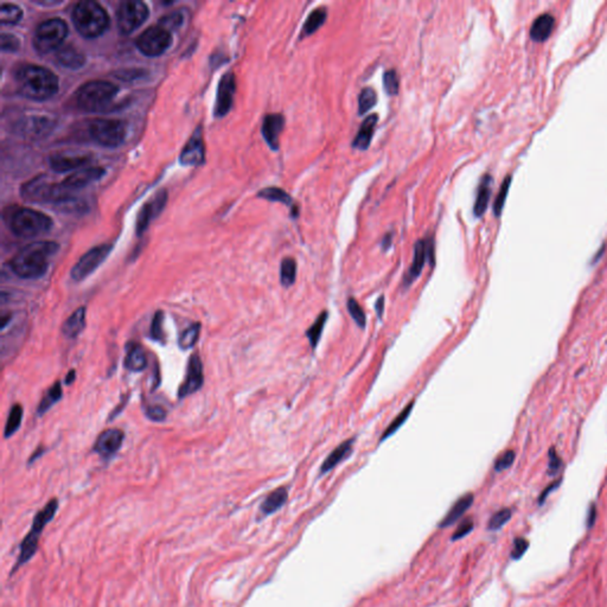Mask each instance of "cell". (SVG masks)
I'll use <instances>...</instances> for the list:
<instances>
[{
	"label": "cell",
	"instance_id": "56",
	"mask_svg": "<svg viewBox=\"0 0 607 607\" xmlns=\"http://www.w3.org/2000/svg\"><path fill=\"white\" fill-rule=\"evenodd\" d=\"M595 518H597V509H595V505L594 504H592L591 508H590V512H588V517H587V525L588 527H592L594 524V521Z\"/></svg>",
	"mask_w": 607,
	"mask_h": 607
},
{
	"label": "cell",
	"instance_id": "4",
	"mask_svg": "<svg viewBox=\"0 0 607 607\" xmlns=\"http://www.w3.org/2000/svg\"><path fill=\"white\" fill-rule=\"evenodd\" d=\"M57 510H58V499L52 498L45 504L43 509L37 511L35 517H33L30 531L23 538L22 543L19 545V554L16 563H14L12 568V572H11V575H13L19 568L24 566L25 563H28L35 556L38 550L41 535L43 533L45 527L48 525V523L55 517Z\"/></svg>",
	"mask_w": 607,
	"mask_h": 607
},
{
	"label": "cell",
	"instance_id": "17",
	"mask_svg": "<svg viewBox=\"0 0 607 607\" xmlns=\"http://www.w3.org/2000/svg\"><path fill=\"white\" fill-rule=\"evenodd\" d=\"M204 382V374H203V364L198 355H192V357L189 360L187 377H185L183 385L179 388L178 395L180 398H184L191 394L196 393L197 390L202 388Z\"/></svg>",
	"mask_w": 607,
	"mask_h": 607
},
{
	"label": "cell",
	"instance_id": "47",
	"mask_svg": "<svg viewBox=\"0 0 607 607\" xmlns=\"http://www.w3.org/2000/svg\"><path fill=\"white\" fill-rule=\"evenodd\" d=\"M515 458H516L515 451H512V450L505 451V452H504L502 455H499V457L497 458V460L495 462V470L497 472H500V471H504V470L509 469L510 466L514 464Z\"/></svg>",
	"mask_w": 607,
	"mask_h": 607
},
{
	"label": "cell",
	"instance_id": "27",
	"mask_svg": "<svg viewBox=\"0 0 607 607\" xmlns=\"http://www.w3.org/2000/svg\"><path fill=\"white\" fill-rule=\"evenodd\" d=\"M473 499L474 497L472 493H466L462 497H460L457 502L453 504V507L451 508L447 512L445 517L441 519V522L439 523V527H441V528H446V527H449L451 524H453L458 521L459 518L461 517L462 515L465 514L466 511L470 509V507L472 505L473 503Z\"/></svg>",
	"mask_w": 607,
	"mask_h": 607
},
{
	"label": "cell",
	"instance_id": "9",
	"mask_svg": "<svg viewBox=\"0 0 607 607\" xmlns=\"http://www.w3.org/2000/svg\"><path fill=\"white\" fill-rule=\"evenodd\" d=\"M23 197L33 203H67L71 200V192L62 183H49L41 179L32 180L23 189Z\"/></svg>",
	"mask_w": 607,
	"mask_h": 607
},
{
	"label": "cell",
	"instance_id": "24",
	"mask_svg": "<svg viewBox=\"0 0 607 607\" xmlns=\"http://www.w3.org/2000/svg\"><path fill=\"white\" fill-rule=\"evenodd\" d=\"M377 121H378L377 114H371V115H368L366 119L363 120V123H362V125H360V127L358 130L357 135L355 136L354 141H352V147H355V149L360 150V151H366L368 147H369L371 139H373V135H374L375 127H376V125H377Z\"/></svg>",
	"mask_w": 607,
	"mask_h": 607
},
{
	"label": "cell",
	"instance_id": "11",
	"mask_svg": "<svg viewBox=\"0 0 607 607\" xmlns=\"http://www.w3.org/2000/svg\"><path fill=\"white\" fill-rule=\"evenodd\" d=\"M149 13V7L143 2L128 0L121 3L116 12L117 29L124 35L132 33L145 23Z\"/></svg>",
	"mask_w": 607,
	"mask_h": 607
},
{
	"label": "cell",
	"instance_id": "25",
	"mask_svg": "<svg viewBox=\"0 0 607 607\" xmlns=\"http://www.w3.org/2000/svg\"><path fill=\"white\" fill-rule=\"evenodd\" d=\"M56 59L60 66L69 69H78L86 62V57L73 45H64L56 51Z\"/></svg>",
	"mask_w": 607,
	"mask_h": 607
},
{
	"label": "cell",
	"instance_id": "36",
	"mask_svg": "<svg viewBox=\"0 0 607 607\" xmlns=\"http://www.w3.org/2000/svg\"><path fill=\"white\" fill-rule=\"evenodd\" d=\"M328 317L329 313L326 312V311H322L319 316L317 317L316 321H314L313 324L311 325V328L306 331V337L307 339H309L312 349H316L318 343H319L322 330H324V326L326 324V321H328Z\"/></svg>",
	"mask_w": 607,
	"mask_h": 607
},
{
	"label": "cell",
	"instance_id": "34",
	"mask_svg": "<svg viewBox=\"0 0 607 607\" xmlns=\"http://www.w3.org/2000/svg\"><path fill=\"white\" fill-rule=\"evenodd\" d=\"M62 394H63L62 386H60V382L57 381L54 383V386H52L51 388L48 390V393L45 394V396L42 398L41 403L37 408V414L43 415L44 413L49 411V409H50L57 401L60 400Z\"/></svg>",
	"mask_w": 607,
	"mask_h": 607
},
{
	"label": "cell",
	"instance_id": "45",
	"mask_svg": "<svg viewBox=\"0 0 607 607\" xmlns=\"http://www.w3.org/2000/svg\"><path fill=\"white\" fill-rule=\"evenodd\" d=\"M383 85L388 95H396L398 93V76L395 69H389L383 74Z\"/></svg>",
	"mask_w": 607,
	"mask_h": 607
},
{
	"label": "cell",
	"instance_id": "12",
	"mask_svg": "<svg viewBox=\"0 0 607 607\" xmlns=\"http://www.w3.org/2000/svg\"><path fill=\"white\" fill-rule=\"evenodd\" d=\"M112 245H100L89 249L85 255L81 256V259L75 264L73 269H71V278L75 281H81V280L88 278L107 259L109 253L112 252Z\"/></svg>",
	"mask_w": 607,
	"mask_h": 607
},
{
	"label": "cell",
	"instance_id": "52",
	"mask_svg": "<svg viewBox=\"0 0 607 607\" xmlns=\"http://www.w3.org/2000/svg\"><path fill=\"white\" fill-rule=\"evenodd\" d=\"M145 414L152 421L161 422L166 419V411L160 406H150L145 409Z\"/></svg>",
	"mask_w": 607,
	"mask_h": 607
},
{
	"label": "cell",
	"instance_id": "10",
	"mask_svg": "<svg viewBox=\"0 0 607 607\" xmlns=\"http://www.w3.org/2000/svg\"><path fill=\"white\" fill-rule=\"evenodd\" d=\"M172 42L169 30L160 25H154L146 29L136 38L135 45L138 50L147 57H157L168 50Z\"/></svg>",
	"mask_w": 607,
	"mask_h": 607
},
{
	"label": "cell",
	"instance_id": "33",
	"mask_svg": "<svg viewBox=\"0 0 607 607\" xmlns=\"http://www.w3.org/2000/svg\"><path fill=\"white\" fill-rule=\"evenodd\" d=\"M326 17H328V11H326L325 7L314 9L312 12L309 14L305 24L302 26L301 38L305 36L313 35L317 30H319L320 26L326 22Z\"/></svg>",
	"mask_w": 607,
	"mask_h": 607
},
{
	"label": "cell",
	"instance_id": "16",
	"mask_svg": "<svg viewBox=\"0 0 607 607\" xmlns=\"http://www.w3.org/2000/svg\"><path fill=\"white\" fill-rule=\"evenodd\" d=\"M204 159H206V150H204L202 127L198 126L181 150L179 163L183 166H197L202 164Z\"/></svg>",
	"mask_w": 607,
	"mask_h": 607
},
{
	"label": "cell",
	"instance_id": "41",
	"mask_svg": "<svg viewBox=\"0 0 607 607\" xmlns=\"http://www.w3.org/2000/svg\"><path fill=\"white\" fill-rule=\"evenodd\" d=\"M376 102H377L376 92H375L373 88H370V87L364 88L362 92H360L359 96H358V114L359 115H364V114L369 112L370 109L373 108L375 105H376Z\"/></svg>",
	"mask_w": 607,
	"mask_h": 607
},
{
	"label": "cell",
	"instance_id": "57",
	"mask_svg": "<svg viewBox=\"0 0 607 607\" xmlns=\"http://www.w3.org/2000/svg\"><path fill=\"white\" fill-rule=\"evenodd\" d=\"M43 453H44V449H43V447H39V449H37L36 452H33V454L31 455V457H30L28 464H32V462L35 461V460H37V458H39L41 455L43 454Z\"/></svg>",
	"mask_w": 607,
	"mask_h": 607
},
{
	"label": "cell",
	"instance_id": "29",
	"mask_svg": "<svg viewBox=\"0 0 607 607\" xmlns=\"http://www.w3.org/2000/svg\"><path fill=\"white\" fill-rule=\"evenodd\" d=\"M86 313L87 310L85 306L79 307L73 312V314L64 321L62 326L63 335L68 338H75L81 333L86 328Z\"/></svg>",
	"mask_w": 607,
	"mask_h": 607
},
{
	"label": "cell",
	"instance_id": "46",
	"mask_svg": "<svg viewBox=\"0 0 607 607\" xmlns=\"http://www.w3.org/2000/svg\"><path fill=\"white\" fill-rule=\"evenodd\" d=\"M163 321H164V312H163V311H158V312H155L153 320H152L151 324V336L154 340H161L164 338Z\"/></svg>",
	"mask_w": 607,
	"mask_h": 607
},
{
	"label": "cell",
	"instance_id": "51",
	"mask_svg": "<svg viewBox=\"0 0 607 607\" xmlns=\"http://www.w3.org/2000/svg\"><path fill=\"white\" fill-rule=\"evenodd\" d=\"M473 527H474V524H473L472 519L471 518H466L465 521H462L460 523V525H459L458 528L455 529L454 534L452 535V541H457V540H459V538L465 537L466 535L471 533L472 529H473Z\"/></svg>",
	"mask_w": 607,
	"mask_h": 607
},
{
	"label": "cell",
	"instance_id": "58",
	"mask_svg": "<svg viewBox=\"0 0 607 607\" xmlns=\"http://www.w3.org/2000/svg\"><path fill=\"white\" fill-rule=\"evenodd\" d=\"M392 246V234H388L386 235L385 238H383L382 241V249L383 250H387L389 248V247Z\"/></svg>",
	"mask_w": 607,
	"mask_h": 607
},
{
	"label": "cell",
	"instance_id": "48",
	"mask_svg": "<svg viewBox=\"0 0 607 607\" xmlns=\"http://www.w3.org/2000/svg\"><path fill=\"white\" fill-rule=\"evenodd\" d=\"M181 23H183V16H181L180 12H172V13H169L168 16L160 18V22H159V25L163 26V28L166 29V30H174L177 29L178 26L181 25Z\"/></svg>",
	"mask_w": 607,
	"mask_h": 607
},
{
	"label": "cell",
	"instance_id": "1",
	"mask_svg": "<svg viewBox=\"0 0 607 607\" xmlns=\"http://www.w3.org/2000/svg\"><path fill=\"white\" fill-rule=\"evenodd\" d=\"M57 250L58 245L54 241L32 242L18 250L10 261V267L22 279H39L48 272L51 257Z\"/></svg>",
	"mask_w": 607,
	"mask_h": 607
},
{
	"label": "cell",
	"instance_id": "28",
	"mask_svg": "<svg viewBox=\"0 0 607 607\" xmlns=\"http://www.w3.org/2000/svg\"><path fill=\"white\" fill-rule=\"evenodd\" d=\"M491 184L492 177L489 173L484 174L479 183V187H478L476 202H474L473 207V212L477 217H481L487 211L491 196Z\"/></svg>",
	"mask_w": 607,
	"mask_h": 607
},
{
	"label": "cell",
	"instance_id": "21",
	"mask_svg": "<svg viewBox=\"0 0 607 607\" xmlns=\"http://www.w3.org/2000/svg\"><path fill=\"white\" fill-rule=\"evenodd\" d=\"M104 174L105 170L102 168H98V166L81 169L69 174V176L62 181V184L68 191L73 192L74 190H79L87 187V185H89L90 183H93V181L100 179Z\"/></svg>",
	"mask_w": 607,
	"mask_h": 607
},
{
	"label": "cell",
	"instance_id": "40",
	"mask_svg": "<svg viewBox=\"0 0 607 607\" xmlns=\"http://www.w3.org/2000/svg\"><path fill=\"white\" fill-rule=\"evenodd\" d=\"M23 420V407L21 404H14L11 408L9 417H7L6 426H5V438L13 435L17 430L21 427Z\"/></svg>",
	"mask_w": 607,
	"mask_h": 607
},
{
	"label": "cell",
	"instance_id": "43",
	"mask_svg": "<svg viewBox=\"0 0 607 607\" xmlns=\"http://www.w3.org/2000/svg\"><path fill=\"white\" fill-rule=\"evenodd\" d=\"M510 184H511V177L508 176L505 179L503 180V183L499 188V191H498V193H497L495 203H493V212H495V215L497 216V217H499L500 214H502L504 204H505L507 196H508V193H509Z\"/></svg>",
	"mask_w": 607,
	"mask_h": 607
},
{
	"label": "cell",
	"instance_id": "19",
	"mask_svg": "<svg viewBox=\"0 0 607 607\" xmlns=\"http://www.w3.org/2000/svg\"><path fill=\"white\" fill-rule=\"evenodd\" d=\"M124 432L117 430V428L106 430L98 435L96 441H95L94 451L101 458H111L121 449L124 443Z\"/></svg>",
	"mask_w": 607,
	"mask_h": 607
},
{
	"label": "cell",
	"instance_id": "53",
	"mask_svg": "<svg viewBox=\"0 0 607 607\" xmlns=\"http://www.w3.org/2000/svg\"><path fill=\"white\" fill-rule=\"evenodd\" d=\"M562 466V460L555 452V449L552 447L549 450V462H548V473L549 474H556Z\"/></svg>",
	"mask_w": 607,
	"mask_h": 607
},
{
	"label": "cell",
	"instance_id": "6",
	"mask_svg": "<svg viewBox=\"0 0 607 607\" xmlns=\"http://www.w3.org/2000/svg\"><path fill=\"white\" fill-rule=\"evenodd\" d=\"M51 218L43 212L29 208H18L11 211L9 216V228L21 238H32L41 236L50 231Z\"/></svg>",
	"mask_w": 607,
	"mask_h": 607
},
{
	"label": "cell",
	"instance_id": "35",
	"mask_svg": "<svg viewBox=\"0 0 607 607\" xmlns=\"http://www.w3.org/2000/svg\"><path fill=\"white\" fill-rule=\"evenodd\" d=\"M414 404H415L414 400H413V401L409 402L407 406H406L404 409H402V411L400 412V414H398L395 419L392 421V423H390L389 426L386 428L385 432H383L381 438H379V442H383L386 439H388L390 435H393L394 433H395L398 428H400L402 424L406 422V420H407L409 415H411L412 409L414 408Z\"/></svg>",
	"mask_w": 607,
	"mask_h": 607
},
{
	"label": "cell",
	"instance_id": "23",
	"mask_svg": "<svg viewBox=\"0 0 607 607\" xmlns=\"http://www.w3.org/2000/svg\"><path fill=\"white\" fill-rule=\"evenodd\" d=\"M554 26H555V18L553 14L548 12L542 13L536 17L530 28V38L534 42H544L552 35Z\"/></svg>",
	"mask_w": 607,
	"mask_h": 607
},
{
	"label": "cell",
	"instance_id": "49",
	"mask_svg": "<svg viewBox=\"0 0 607 607\" xmlns=\"http://www.w3.org/2000/svg\"><path fill=\"white\" fill-rule=\"evenodd\" d=\"M0 42H2L0 45H2L3 51H17L19 49V45H21L18 38L14 35H11V33H2Z\"/></svg>",
	"mask_w": 607,
	"mask_h": 607
},
{
	"label": "cell",
	"instance_id": "30",
	"mask_svg": "<svg viewBox=\"0 0 607 607\" xmlns=\"http://www.w3.org/2000/svg\"><path fill=\"white\" fill-rule=\"evenodd\" d=\"M147 366V357L145 351L140 344L133 343L127 349L126 357H125V367L130 371L139 373L143 371Z\"/></svg>",
	"mask_w": 607,
	"mask_h": 607
},
{
	"label": "cell",
	"instance_id": "13",
	"mask_svg": "<svg viewBox=\"0 0 607 607\" xmlns=\"http://www.w3.org/2000/svg\"><path fill=\"white\" fill-rule=\"evenodd\" d=\"M430 261L431 265H434V244L433 240H419L414 247V259L411 267L403 276V286L407 288L415 281L416 278L422 272V268L426 261Z\"/></svg>",
	"mask_w": 607,
	"mask_h": 607
},
{
	"label": "cell",
	"instance_id": "20",
	"mask_svg": "<svg viewBox=\"0 0 607 607\" xmlns=\"http://www.w3.org/2000/svg\"><path fill=\"white\" fill-rule=\"evenodd\" d=\"M284 126H285V117H284L282 114H280V113L267 114V115L264 117L261 133H262L266 143L268 144V146L271 147L273 151L279 150V147H280V140L279 139H280V134H281V132L284 130Z\"/></svg>",
	"mask_w": 607,
	"mask_h": 607
},
{
	"label": "cell",
	"instance_id": "38",
	"mask_svg": "<svg viewBox=\"0 0 607 607\" xmlns=\"http://www.w3.org/2000/svg\"><path fill=\"white\" fill-rule=\"evenodd\" d=\"M23 17L21 7L11 3H4L0 9V22L2 24H17Z\"/></svg>",
	"mask_w": 607,
	"mask_h": 607
},
{
	"label": "cell",
	"instance_id": "26",
	"mask_svg": "<svg viewBox=\"0 0 607 607\" xmlns=\"http://www.w3.org/2000/svg\"><path fill=\"white\" fill-rule=\"evenodd\" d=\"M354 442H355V439L351 438L349 440H345V441L341 442L339 446H337L336 449L333 450L332 452L328 455V457H326L324 462L321 464L320 473L325 474V473L330 472L333 468H336V466L338 465L339 462L343 460V459L347 458L348 455L351 453Z\"/></svg>",
	"mask_w": 607,
	"mask_h": 607
},
{
	"label": "cell",
	"instance_id": "39",
	"mask_svg": "<svg viewBox=\"0 0 607 607\" xmlns=\"http://www.w3.org/2000/svg\"><path fill=\"white\" fill-rule=\"evenodd\" d=\"M199 333H200L199 322H195V324L190 325L187 330H184L183 333H181L180 337H179V341H178L179 348L183 349V350H188V349L192 348L193 345L197 343V340H198Z\"/></svg>",
	"mask_w": 607,
	"mask_h": 607
},
{
	"label": "cell",
	"instance_id": "8",
	"mask_svg": "<svg viewBox=\"0 0 607 607\" xmlns=\"http://www.w3.org/2000/svg\"><path fill=\"white\" fill-rule=\"evenodd\" d=\"M88 132L97 145L114 149L125 141L127 128L124 121L117 119H105L98 117L90 121Z\"/></svg>",
	"mask_w": 607,
	"mask_h": 607
},
{
	"label": "cell",
	"instance_id": "42",
	"mask_svg": "<svg viewBox=\"0 0 607 607\" xmlns=\"http://www.w3.org/2000/svg\"><path fill=\"white\" fill-rule=\"evenodd\" d=\"M347 306H348L349 313H350L351 318L355 320L356 324H357L360 329L366 328L367 316H366V312H364L363 309H362V306H360L358 304V301L356 300L355 298L351 297V298L348 299Z\"/></svg>",
	"mask_w": 607,
	"mask_h": 607
},
{
	"label": "cell",
	"instance_id": "22",
	"mask_svg": "<svg viewBox=\"0 0 607 607\" xmlns=\"http://www.w3.org/2000/svg\"><path fill=\"white\" fill-rule=\"evenodd\" d=\"M89 163L88 155L79 154H52L49 158V165L56 172L64 173L70 171H77Z\"/></svg>",
	"mask_w": 607,
	"mask_h": 607
},
{
	"label": "cell",
	"instance_id": "3",
	"mask_svg": "<svg viewBox=\"0 0 607 607\" xmlns=\"http://www.w3.org/2000/svg\"><path fill=\"white\" fill-rule=\"evenodd\" d=\"M71 18L77 32L86 38L101 36L109 25L107 11L93 0H82L76 4Z\"/></svg>",
	"mask_w": 607,
	"mask_h": 607
},
{
	"label": "cell",
	"instance_id": "14",
	"mask_svg": "<svg viewBox=\"0 0 607 607\" xmlns=\"http://www.w3.org/2000/svg\"><path fill=\"white\" fill-rule=\"evenodd\" d=\"M166 200H168V193L163 190V191L155 193L149 202L144 204L143 208L140 209L138 217H136L135 231L138 236L145 233V230L149 228L151 221H153V219L163 211V208H164Z\"/></svg>",
	"mask_w": 607,
	"mask_h": 607
},
{
	"label": "cell",
	"instance_id": "50",
	"mask_svg": "<svg viewBox=\"0 0 607 607\" xmlns=\"http://www.w3.org/2000/svg\"><path fill=\"white\" fill-rule=\"evenodd\" d=\"M528 547H529V542L527 541L525 538H522V537L515 538L514 548H512V553H511L512 559L514 560L521 559V557L524 555V553L527 552Z\"/></svg>",
	"mask_w": 607,
	"mask_h": 607
},
{
	"label": "cell",
	"instance_id": "31",
	"mask_svg": "<svg viewBox=\"0 0 607 607\" xmlns=\"http://www.w3.org/2000/svg\"><path fill=\"white\" fill-rule=\"evenodd\" d=\"M288 491L286 488H278L276 490L269 493L260 507V511L264 516H268L278 511L285 503L287 502Z\"/></svg>",
	"mask_w": 607,
	"mask_h": 607
},
{
	"label": "cell",
	"instance_id": "18",
	"mask_svg": "<svg viewBox=\"0 0 607 607\" xmlns=\"http://www.w3.org/2000/svg\"><path fill=\"white\" fill-rule=\"evenodd\" d=\"M52 127L54 123L47 116H29L19 121L16 125V131L26 139H39L47 135Z\"/></svg>",
	"mask_w": 607,
	"mask_h": 607
},
{
	"label": "cell",
	"instance_id": "7",
	"mask_svg": "<svg viewBox=\"0 0 607 607\" xmlns=\"http://www.w3.org/2000/svg\"><path fill=\"white\" fill-rule=\"evenodd\" d=\"M68 35L67 23L60 18L42 22L33 35V47L41 54L57 51Z\"/></svg>",
	"mask_w": 607,
	"mask_h": 607
},
{
	"label": "cell",
	"instance_id": "55",
	"mask_svg": "<svg viewBox=\"0 0 607 607\" xmlns=\"http://www.w3.org/2000/svg\"><path fill=\"white\" fill-rule=\"evenodd\" d=\"M385 295H381V297H378V299L375 302V310H376L377 312V317L381 319L382 316H383V312H385Z\"/></svg>",
	"mask_w": 607,
	"mask_h": 607
},
{
	"label": "cell",
	"instance_id": "15",
	"mask_svg": "<svg viewBox=\"0 0 607 607\" xmlns=\"http://www.w3.org/2000/svg\"><path fill=\"white\" fill-rule=\"evenodd\" d=\"M236 92V79L233 73H226L218 82L217 96L215 102V116L222 117L230 111Z\"/></svg>",
	"mask_w": 607,
	"mask_h": 607
},
{
	"label": "cell",
	"instance_id": "2",
	"mask_svg": "<svg viewBox=\"0 0 607 607\" xmlns=\"http://www.w3.org/2000/svg\"><path fill=\"white\" fill-rule=\"evenodd\" d=\"M18 92L33 101H45L58 92V77L48 68L26 64L18 68L14 75Z\"/></svg>",
	"mask_w": 607,
	"mask_h": 607
},
{
	"label": "cell",
	"instance_id": "37",
	"mask_svg": "<svg viewBox=\"0 0 607 607\" xmlns=\"http://www.w3.org/2000/svg\"><path fill=\"white\" fill-rule=\"evenodd\" d=\"M297 278V262L292 257H285L280 266V281L285 287H290Z\"/></svg>",
	"mask_w": 607,
	"mask_h": 607
},
{
	"label": "cell",
	"instance_id": "44",
	"mask_svg": "<svg viewBox=\"0 0 607 607\" xmlns=\"http://www.w3.org/2000/svg\"><path fill=\"white\" fill-rule=\"evenodd\" d=\"M511 515H512V512L510 509H508V508L497 511L496 514L490 518V521H489L488 529L491 530V531H496V530L500 529L504 524H507L508 521H509V519L511 518Z\"/></svg>",
	"mask_w": 607,
	"mask_h": 607
},
{
	"label": "cell",
	"instance_id": "5",
	"mask_svg": "<svg viewBox=\"0 0 607 607\" xmlns=\"http://www.w3.org/2000/svg\"><path fill=\"white\" fill-rule=\"evenodd\" d=\"M119 89L112 82L94 79L82 85L75 94L76 105L86 112H104L112 105Z\"/></svg>",
	"mask_w": 607,
	"mask_h": 607
},
{
	"label": "cell",
	"instance_id": "59",
	"mask_svg": "<svg viewBox=\"0 0 607 607\" xmlns=\"http://www.w3.org/2000/svg\"><path fill=\"white\" fill-rule=\"evenodd\" d=\"M75 379H76V373H75V370H70L69 373H68L67 377H66V385H68V386L73 385Z\"/></svg>",
	"mask_w": 607,
	"mask_h": 607
},
{
	"label": "cell",
	"instance_id": "32",
	"mask_svg": "<svg viewBox=\"0 0 607 607\" xmlns=\"http://www.w3.org/2000/svg\"><path fill=\"white\" fill-rule=\"evenodd\" d=\"M257 196L261 197V198H264V199L271 200V202H279V203L286 204V206L291 207L292 208V216H293V217H297V216L299 215V209L297 206H295V204H293V199H292L290 193H287L282 189L274 188V187L266 188V189L261 190V191L257 193Z\"/></svg>",
	"mask_w": 607,
	"mask_h": 607
},
{
	"label": "cell",
	"instance_id": "54",
	"mask_svg": "<svg viewBox=\"0 0 607 607\" xmlns=\"http://www.w3.org/2000/svg\"><path fill=\"white\" fill-rule=\"evenodd\" d=\"M560 483H561V480H556V481H554V483H552L550 485H548V487L545 488V490L541 493L540 498H538V503H540V504L543 503L544 500H545V498H547V497H548L549 493L555 490V489H557V487H559Z\"/></svg>",
	"mask_w": 607,
	"mask_h": 607
}]
</instances>
